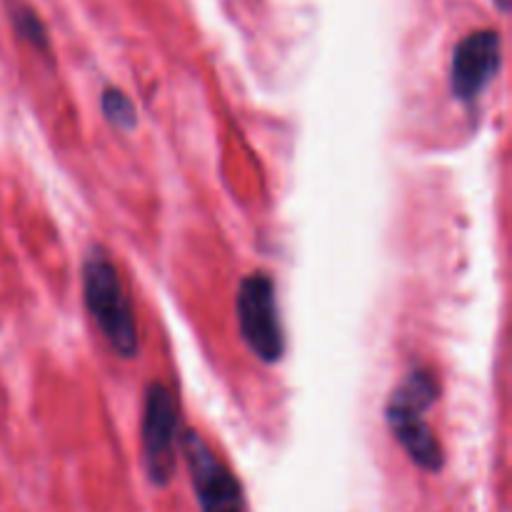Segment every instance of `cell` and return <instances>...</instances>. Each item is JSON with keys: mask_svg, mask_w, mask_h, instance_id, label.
Wrapping results in <instances>:
<instances>
[{"mask_svg": "<svg viewBox=\"0 0 512 512\" xmlns=\"http://www.w3.org/2000/svg\"><path fill=\"white\" fill-rule=\"evenodd\" d=\"M503 63V43L495 30H475L455 45L450 63V90L458 100L470 103L478 98Z\"/></svg>", "mask_w": 512, "mask_h": 512, "instance_id": "cell-6", "label": "cell"}, {"mask_svg": "<svg viewBox=\"0 0 512 512\" xmlns=\"http://www.w3.org/2000/svg\"><path fill=\"white\" fill-rule=\"evenodd\" d=\"M175 438H178V410L165 385L153 383L145 393L143 413V460L150 483L168 485L175 473Z\"/></svg>", "mask_w": 512, "mask_h": 512, "instance_id": "cell-4", "label": "cell"}, {"mask_svg": "<svg viewBox=\"0 0 512 512\" xmlns=\"http://www.w3.org/2000/svg\"><path fill=\"white\" fill-rule=\"evenodd\" d=\"M495 3H498L500 10H508L510 8V0H495Z\"/></svg>", "mask_w": 512, "mask_h": 512, "instance_id": "cell-9", "label": "cell"}, {"mask_svg": "<svg viewBox=\"0 0 512 512\" xmlns=\"http://www.w3.org/2000/svg\"><path fill=\"white\" fill-rule=\"evenodd\" d=\"M100 105H103L105 118H108L115 128L133 130L135 123H138V113H135L133 100H130L120 88H105Z\"/></svg>", "mask_w": 512, "mask_h": 512, "instance_id": "cell-8", "label": "cell"}, {"mask_svg": "<svg viewBox=\"0 0 512 512\" xmlns=\"http://www.w3.org/2000/svg\"><path fill=\"white\" fill-rule=\"evenodd\" d=\"M10 20H13L15 33H18L25 43L33 45L35 50L48 53V30H45L43 20L38 18V13H35L33 8H28V5H15V8H10Z\"/></svg>", "mask_w": 512, "mask_h": 512, "instance_id": "cell-7", "label": "cell"}, {"mask_svg": "<svg viewBox=\"0 0 512 512\" xmlns=\"http://www.w3.org/2000/svg\"><path fill=\"white\" fill-rule=\"evenodd\" d=\"M238 328L248 348L263 363H278L285 350L283 323H280L275 285L265 273L248 275L240 283L235 298Z\"/></svg>", "mask_w": 512, "mask_h": 512, "instance_id": "cell-3", "label": "cell"}, {"mask_svg": "<svg viewBox=\"0 0 512 512\" xmlns=\"http://www.w3.org/2000/svg\"><path fill=\"white\" fill-rule=\"evenodd\" d=\"M435 398H438V383L433 375L428 370H413L395 390L388 410H385V418H388L400 448L410 455L415 465H420L423 470H433V473L443 468L445 460L433 428L423 418Z\"/></svg>", "mask_w": 512, "mask_h": 512, "instance_id": "cell-2", "label": "cell"}, {"mask_svg": "<svg viewBox=\"0 0 512 512\" xmlns=\"http://www.w3.org/2000/svg\"><path fill=\"white\" fill-rule=\"evenodd\" d=\"M83 295L95 325L105 335L110 348L120 358L133 360L138 355V325H135L133 308L123 290L118 268L105 250L93 248L85 258Z\"/></svg>", "mask_w": 512, "mask_h": 512, "instance_id": "cell-1", "label": "cell"}, {"mask_svg": "<svg viewBox=\"0 0 512 512\" xmlns=\"http://www.w3.org/2000/svg\"><path fill=\"white\" fill-rule=\"evenodd\" d=\"M183 455L190 470V483L203 512H248L240 483L213 455L198 433L183 435Z\"/></svg>", "mask_w": 512, "mask_h": 512, "instance_id": "cell-5", "label": "cell"}]
</instances>
